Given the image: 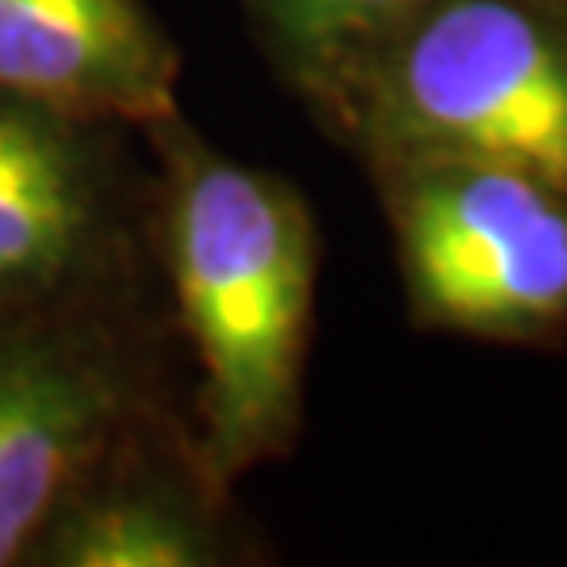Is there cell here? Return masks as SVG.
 Listing matches in <instances>:
<instances>
[{
    "mask_svg": "<svg viewBox=\"0 0 567 567\" xmlns=\"http://www.w3.org/2000/svg\"><path fill=\"white\" fill-rule=\"evenodd\" d=\"M168 274L203 362L215 471L286 446L299 416L316 227L286 182L210 152L177 156Z\"/></svg>",
    "mask_w": 567,
    "mask_h": 567,
    "instance_id": "6da1fadb",
    "label": "cell"
},
{
    "mask_svg": "<svg viewBox=\"0 0 567 567\" xmlns=\"http://www.w3.org/2000/svg\"><path fill=\"white\" fill-rule=\"evenodd\" d=\"M379 39L365 114L386 161L501 164L567 194V0H421Z\"/></svg>",
    "mask_w": 567,
    "mask_h": 567,
    "instance_id": "7a4b0ae2",
    "label": "cell"
},
{
    "mask_svg": "<svg viewBox=\"0 0 567 567\" xmlns=\"http://www.w3.org/2000/svg\"><path fill=\"white\" fill-rule=\"evenodd\" d=\"M391 182L416 320L475 337L567 324L564 189L475 161H391Z\"/></svg>",
    "mask_w": 567,
    "mask_h": 567,
    "instance_id": "3957f363",
    "label": "cell"
},
{
    "mask_svg": "<svg viewBox=\"0 0 567 567\" xmlns=\"http://www.w3.org/2000/svg\"><path fill=\"white\" fill-rule=\"evenodd\" d=\"M126 383L72 311L0 320V567L118 446Z\"/></svg>",
    "mask_w": 567,
    "mask_h": 567,
    "instance_id": "277c9868",
    "label": "cell"
},
{
    "mask_svg": "<svg viewBox=\"0 0 567 567\" xmlns=\"http://www.w3.org/2000/svg\"><path fill=\"white\" fill-rule=\"evenodd\" d=\"M102 122L0 89V320L72 311L114 244Z\"/></svg>",
    "mask_w": 567,
    "mask_h": 567,
    "instance_id": "5b68a950",
    "label": "cell"
},
{
    "mask_svg": "<svg viewBox=\"0 0 567 567\" xmlns=\"http://www.w3.org/2000/svg\"><path fill=\"white\" fill-rule=\"evenodd\" d=\"M182 60L140 0H0V89L84 122H173Z\"/></svg>",
    "mask_w": 567,
    "mask_h": 567,
    "instance_id": "8992f818",
    "label": "cell"
},
{
    "mask_svg": "<svg viewBox=\"0 0 567 567\" xmlns=\"http://www.w3.org/2000/svg\"><path fill=\"white\" fill-rule=\"evenodd\" d=\"M25 559L51 567H203V522L164 487L126 484L105 458L42 526Z\"/></svg>",
    "mask_w": 567,
    "mask_h": 567,
    "instance_id": "52a82bcc",
    "label": "cell"
},
{
    "mask_svg": "<svg viewBox=\"0 0 567 567\" xmlns=\"http://www.w3.org/2000/svg\"><path fill=\"white\" fill-rule=\"evenodd\" d=\"M416 4L421 0H261L278 34L311 55L379 39Z\"/></svg>",
    "mask_w": 567,
    "mask_h": 567,
    "instance_id": "ba28073f",
    "label": "cell"
}]
</instances>
